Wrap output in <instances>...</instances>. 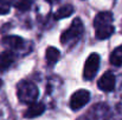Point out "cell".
<instances>
[{
    "label": "cell",
    "instance_id": "13",
    "mask_svg": "<svg viewBox=\"0 0 122 120\" xmlns=\"http://www.w3.org/2000/svg\"><path fill=\"white\" fill-rule=\"evenodd\" d=\"M59 51L56 48V47H49L46 49V60L50 62V64H53L56 62L58 59H59Z\"/></svg>",
    "mask_w": 122,
    "mask_h": 120
},
{
    "label": "cell",
    "instance_id": "14",
    "mask_svg": "<svg viewBox=\"0 0 122 120\" xmlns=\"http://www.w3.org/2000/svg\"><path fill=\"white\" fill-rule=\"evenodd\" d=\"M12 5L19 11H27L32 5V0H12Z\"/></svg>",
    "mask_w": 122,
    "mask_h": 120
},
{
    "label": "cell",
    "instance_id": "7",
    "mask_svg": "<svg viewBox=\"0 0 122 120\" xmlns=\"http://www.w3.org/2000/svg\"><path fill=\"white\" fill-rule=\"evenodd\" d=\"M44 111H45L44 104H41V102H33V104L30 105V107L25 112V118H36V117H39L41 114L44 113Z\"/></svg>",
    "mask_w": 122,
    "mask_h": 120
},
{
    "label": "cell",
    "instance_id": "5",
    "mask_svg": "<svg viewBox=\"0 0 122 120\" xmlns=\"http://www.w3.org/2000/svg\"><path fill=\"white\" fill-rule=\"evenodd\" d=\"M98 85V88L104 91V92H110L115 88V77L112 72H107L104 73L100 80L97 82Z\"/></svg>",
    "mask_w": 122,
    "mask_h": 120
},
{
    "label": "cell",
    "instance_id": "9",
    "mask_svg": "<svg viewBox=\"0 0 122 120\" xmlns=\"http://www.w3.org/2000/svg\"><path fill=\"white\" fill-rule=\"evenodd\" d=\"M2 41H4L5 45H7V46H10L11 48H14V49L23 47V44H24V40L20 37H17V36H8V37L4 38Z\"/></svg>",
    "mask_w": 122,
    "mask_h": 120
},
{
    "label": "cell",
    "instance_id": "10",
    "mask_svg": "<svg viewBox=\"0 0 122 120\" xmlns=\"http://www.w3.org/2000/svg\"><path fill=\"white\" fill-rule=\"evenodd\" d=\"M113 33H114V26L113 25H109V26L101 27V28H97L96 30V37L101 40L108 39Z\"/></svg>",
    "mask_w": 122,
    "mask_h": 120
},
{
    "label": "cell",
    "instance_id": "12",
    "mask_svg": "<svg viewBox=\"0 0 122 120\" xmlns=\"http://www.w3.org/2000/svg\"><path fill=\"white\" fill-rule=\"evenodd\" d=\"M110 62L115 66L122 65V46L113 51V53L110 54Z\"/></svg>",
    "mask_w": 122,
    "mask_h": 120
},
{
    "label": "cell",
    "instance_id": "15",
    "mask_svg": "<svg viewBox=\"0 0 122 120\" xmlns=\"http://www.w3.org/2000/svg\"><path fill=\"white\" fill-rule=\"evenodd\" d=\"M10 12V4L6 1H0V14H7Z\"/></svg>",
    "mask_w": 122,
    "mask_h": 120
},
{
    "label": "cell",
    "instance_id": "3",
    "mask_svg": "<svg viewBox=\"0 0 122 120\" xmlns=\"http://www.w3.org/2000/svg\"><path fill=\"white\" fill-rule=\"evenodd\" d=\"M100 67V55L97 53H91L84 65V71H83V77L84 79H92L95 74L97 73Z\"/></svg>",
    "mask_w": 122,
    "mask_h": 120
},
{
    "label": "cell",
    "instance_id": "16",
    "mask_svg": "<svg viewBox=\"0 0 122 120\" xmlns=\"http://www.w3.org/2000/svg\"><path fill=\"white\" fill-rule=\"evenodd\" d=\"M1 85H2V81H1V80H0V87H1Z\"/></svg>",
    "mask_w": 122,
    "mask_h": 120
},
{
    "label": "cell",
    "instance_id": "2",
    "mask_svg": "<svg viewBox=\"0 0 122 120\" xmlns=\"http://www.w3.org/2000/svg\"><path fill=\"white\" fill-rule=\"evenodd\" d=\"M82 33H83V24H82L81 19L77 18L72 21L71 26L62 33L61 41H62V44H69L71 41L78 39L82 36Z\"/></svg>",
    "mask_w": 122,
    "mask_h": 120
},
{
    "label": "cell",
    "instance_id": "6",
    "mask_svg": "<svg viewBox=\"0 0 122 120\" xmlns=\"http://www.w3.org/2000/svg\"><path fill=\"white\" fill-rule=\"evenodd\" d=\"M113 22V14L110 12H101L96 15L95 20H94V26L95 30L101 28V27H106L112 25Z\"/></svg>",
    "mask_w": 122,
    "mask_h": 120
},
{
    "label": "cell",
    "instance_id": "11",
    "mask_svg": "<svg viewBox=\"0 0 122 120\" xmlns=\"http://www.w3.org/2000/svg\"><path fill=\"white\" fill-rule=\"evenodd\" d=\"M72 13H74V7L71 5H64L56 12L55 17H56V19H64V18L70 17Z\"/></svg>",
    "mask_w": 122,
    "mask_h": 120
},
{
    "label": "cell",
    "instance_id": "1",
    "mask_svg": "<svg viewBox=\"0 0 122 120\" xmlns=\"http://www.w3.org/2000/svg\"><path fill=\"white\" fill-rule=\"evenodd\" d=\"M18 98L24 104H33L38 98V88L33 82L23 81L18 85L17 88Z\"/></svg>",
    "mask_w": 122,
    "mask_h": 120
},
{
    "label": "cell",
    "instance_id": "4",
    "mask_svg": "<svg viewBox=\"0 0 122 120\" xmlns=\"http://www.w3.org/2000/svg\"><path fill=\"white\" fill-rule=\"evenodd\" d=\"M89 100H90V93L86 89H80L72 94L70 99V107L74 111H77L83 106H85Z\"/></svg>",
    "mask_w": 122,
    "mask_h": 120
},
{
    "label": "cell",
    "instance_id": "8",
    "mask_svg": "<svg viewBox=\"0 0 122 120\" xmlns=\"http://www.w3.org/2000/svg\"><path fill=\"white\" fill-rule=\"evenodd\" d=\"M15 57L11 51H5L2 53H0V70L5 71L7 70L14 61Z\"/></svg>",
    "mask_w": 122,
    "mask_h": 120
}]
</instances>
